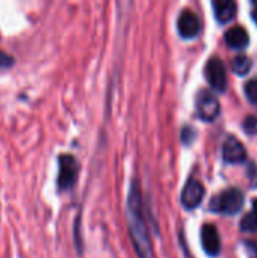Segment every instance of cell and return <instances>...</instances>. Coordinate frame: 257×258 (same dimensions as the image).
<instances>
[{"instance_id":"1","label":"cell","mask_w":257,"mask_h":258,"mask_svg":"<svg viewBox=\"0 0 257 258\" xmlns=\"http://www.w3.org/2000/svg\"><path fill=\"white\" fill-rule=\"evenodd\" d=\"M127 216H129V228L133 240V246L139 258H151V243L148 237V230L144 218L141 192L136 183L132 184V190L127 201Z\"/></svg>"},{"instance_id":"3","label":"cell","mask_w":257,"mask_h":258,"mask_svg":"<svg viewBox=\"0 0 257 258\" xmlns=\"http://www.w3.org/2000/svg\"><path fill=\"white\" fill-rule=\"evenodd\" d=\"M244 206V194L238 187H230L215 197L211 203L214 212L224 215H236Z\"/></svg>"},{"instance_id":"11","label":"cell","mask_w":257,"mask_h":258,"mask_svg":"<svg viewBox=\"0 0 257 258\" xmlns=\"http://www.w3.org/2000/svg\"><path fill=\"white\" fill-rule=\"evenodd\" d=\"M224 41L230 48H244L248 45L250 42V36L248 32L241 27V26H235L232 29H229L224 35Z\"/></svg>"},{"instance_id":"4","label":"cell","mask_w":257,"mask_h":258,"mask_svg":"<svg viewBox=\"0 0 257 258\" xmlns=\"http://www.w3.org/2000/svg\"><path fill=\"white\" fill-rule=\"evenodd\" d=\"M197 113L204 121L215 119L220 113L218 98L209 91H201L197 97Z\"/></svg>"},{"instance_id":"19","label":"cell","mask_w":257,"mask_h":258,"mask_svg":"<svg viewBox=\"0 0 257 258\" xmlns=\"http://www.w3.org/2000/svg\"><path fill=\"white\" fill-rule=\"evenodd\" d=\"M251 17H253V20L256 21V24H257V6L253 9V12H251Z\"/></svg>"},{"instance_id":"15","label":"cell","mask_w":257,"mask_h":258,"mask_svg":"<svg viewBox=\"0 0 257 258\" xmlns=\"http://www.w3.org/2000/svg\"><path fill=\"white\" fill-rule=\"evenodd\" d=\"M241 228H242L244 231H256L257 221L253 213H248V215L242 219V222H241Z\"/></svg>"},{"instance_id":"9","label":"cell","mask_w":257,"mask_h":258,"mask_svg":"<svg viewBox=\"0 0 257 258\" xmlns=\"http://www.w3.org/2000/svg\"><path fill=\"white\" fill-rule=\"evenodd\" d=\"M201 245H203V249L208 255L215 257L220 254L221 240H220V234H218L215 225L208 224L201 228Z\"/></svg>"},{"instance_id":"12","label":"cell","mask_w":257,"mask_h":258,"mask_svg":"<svg viewBox=\"0 0 257 258\" xmlns=\"http://www.w3.org/2000/svg\"><path fill=\"white\" fill-rule=\"evenodd\" d=\"M250 68H251V60H250V57L245 56V54L236 56V57L233 59V62H232V70H233L236 74H239V76L247 74V73L250 71Z\"/></svg>"},{"instance_id":"7","label":"cell","mask_w":257,"mask_h":258,"mask_svg":"<svg viewBox=\"0 0 257 258\" xmlns=\"http://www.w3.org/2000/svg\"><path fill=\"white\" fill-rule=\"evenodd\" d=\"M177 30L183 38L197 36L198 32H200V20H198V17L189 9L182 11V14L179 15V20H177Z\"/></svg>"},{"instance_id":"13","label":"cell","mask_w":257,"mask_h":258,"mask_svg":"<svg viewBox=\"0 0 257 258\" xmlns=\"http://www.w3.org/2000/svg\"><path fill=\"white\" fill-rule=\"evenodd\" d=\"M245 95L251 103H257V79H251L245 83Z\"/></svg>"},{"instance_id":"10","label":"cell","mask_w":257,"mask_h":258,"mask_svg":"<svg viewBox=\"0 0 257 258\" xmlns=\"http://www.w3.org/2000/svg\"><path fill=\"white\" fill-rule=\"evenodd\" d=\"M212 6L215 17L220 23H229L230 20L235 18L238 11V5L232 0H215Z\"/></svg>"},{"instance_id":"17","label":"cell","mask_w":257,"mask_h":258,"mask_svg":"<svg viewBox=\"0 0 257 258\" xmlns=\"http://www.w3.org/2000/svg\"><path fill=\"white\" fill-rule=\"evenodd\" d=\"M245 130L247 132H250V133H254L257 132V118L256 116H248L247 119H245Z\"/></svg>"},{"instance_id":"16","label":"cell","mask_w":257,"mask_h":258,"mask_svg":"<svg viewBox=\"0 0 257 258\" xmlns=\"http://www.w3.org/2000/svg\"><path fill=\"white\" fill-rule=\"evenodd\" d=\"M244 246H245V252H247L248 258H257V243L256 242H253V240H247Z\"/></svg>"},{"instance_id":"5","label":"cell","mask_w":257,"mask_h":258,"mask_svg":"<svg viewBox=\"0 0 257 258\" xmlns=\"http://www.w3.org/2000/svg\"><path fill=\"white\" fill-rule=\"evenodd\" d=\"M206 77L211 86L217 91H224L227 86V73L226 65L220 57H212L206 65Z\"/></svg>"},{"instance_id":"6","label":"cell","mask_w":257,"mask_h":258,"mask_svg":"<svg viewBox=\"0 0 257 258\" xmlns=\"http://www.w3.org/2000/svg\"><path fill=\"white\" fill-rule=\"evenodd\" d=\"M204 198V186L197 180H189L182 192V204L185 209L192 210L200 206Z\"/></svg>"},{"instance_id":"2","label":"cell","mask_w":257,"mask_h":258,"mask_svg":"<svg viewBox=\"0 0 257 258\" xmlns=\"http://www.w3.org/2000/svg\"><path fill=\"white\" fill-rule=\"evenodd\" d=\"M58 190H68L71 189L79 177V162L73 154H61L58 157Z\"/></svg>"},{"instance_id":"8","label":"cell","mask_w":257,"mask_h":258,"mask_svg":"<svg viewBox=\"0 0 257 258\" xmlns=\"http://www.w3.org/2000/svg\"><path fill=\"white\" fill-rule=\"evenodd\" d=\"M223 157L229 163H242L247 159V150L238 138L230 136L223 145Z\"/></svg>"},{"instance_id":"18","label":"cell","mask_w":257,"mask_h":258,"mask_svg":"<svg viewBox=\"0 0 257 258\" xmlns=\"http://www.w3.org/2000/svg\"><path fill=\"white\" fill-rule=\"evenodd\" d=\"M251 213L254 215V218H256V221H257V200L253 201V212H251Z\"/></svg>"},{"instance_id":"14","label":"cell","mask_w":257,"mask_h":258,"mask_svg":"<svg viewBox=\"0 0 257 258\" xmlns=\"http://www.w3.org/2000/svg\"><path fill=\"white\" fill-rule=\"evenodd\" d=\"M14 65H15V57L11 53L0 48V70H8L12 68Z\"/></svg>"}]
</instances>
